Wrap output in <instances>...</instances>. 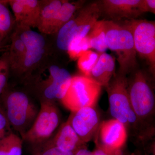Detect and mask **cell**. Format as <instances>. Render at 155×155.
<instances>
[{
    "label": "cell",
    "instance_id": "9c48e42d",
    "mask_svg": "<svg viewBox=\"0 0 155 155\" xmlns=\"http://www.w3.org/2000/svg\"><path fill=\"white\" fill-rule=\"evenodd\" d=\"M124 24L131 31L136 52L146 60L150 71L155 73V21L146 19L126 20Z\"/></svg>",
    "mask_w": 155,
    "mask_h": 155
},
{
    "label": "cell",
    "instance_id": "4316f807",
    "mask_svg": "<svg viewBox=\"0 0 155 155\" xmlns=\"http://www.w3.org/2000/svg\"><path fill=\"white\" fill-rule=\"evenodd\" d=\"M12 132L4 109L0 104V141Z\"/></svg>",
    "mask_w": 155,
    "mask_h": 155
},
{
    "label": "cell",
    "instance_id": "ba28073f",
    "mask_svg": "<svg viewBox=\"0 0 155 155\" xmlns=\"http://www.w3.org/2000/svg\"><path fill=\"white\" fill-rule=\"evenodd\" d=\"M46 75H39L35 87L40 100L55 102L64 97L69 89L72 76L69 71L57 65H52L46 69Z\"/></svg>",
    "mask_w": 155,
    "mask_h": 155
},
{
    "label": "cell",
    "instance_id": "44dd1931",
    "mask_svg": "<svg viewBox=\"0 0 155 155\" xmlns=\"http://www.w3.org/2000/svg\"><path fill=\"white\" fill-rule=\"evenodd\" d=\"M22 138L11 132L0 141V155H22Z\"/></svg>",
    "mask_w": 155,
    "mask_h": 155
},
{
    "label": "cell",
    "instance_id": "3957f363",
    "mask_svg": "<svg viewBox=\"0 0 155 155\" xmlns=\"http://www.w3.org/2000/svg\"><path fill=\"white\" fill-rule=\"evenodd\" d=\"M104 29L108 48L116 53L119 65L118 74L126 75L137 67V52L131 31L125 24L104 20Z\"/></svg>",
    "mask_w": 155,
    "mask_h": 155
},
{
    "label": "cell",
    "instance_id": "4fadbf2b",
    "mask_svg": "<svg viewBox=\"0 0 155 155\" xmlns=\"http://www.w3.org/2000/svg\"><path fill=\"white\" fill-rule=\"evenodd\" d=\"M98 2L102 14H105L112 21L124 18L136 19L143 14L142 0H103Z\"/></svg>",
    "mask_w": 155,
    "mask_h": 155
},
{
    "label": "cell",
    "instance_id": "d4e9b609",
    "mask_svg": "<svg viewBox=\"0 0 155 155\" xmlns=\"http://www.w3.org/2000/svg\"><path fill=\"white\" fill-rule=\"evenodd\" d=\"M10 70L9 53H5L0 56V95L7 85Z\"/></svg>",
    "mask_w": 155,
    "mask_h": 155
},
{
    "label": "cell",
    "instance_id": "2e32d148",
    "mask_svg": "<svg viewBox=\"0 0 155 155\" xmlns=\"http://www.w3.org/2000/svg\"><path fill=\"white\" fill-rule=\"evenodd\" d=\"M115 59L106 53H101L97 62L92 69L89 78L107 87L112 78L115 75Z\"/></svg>",
    "mask_w": 155,
    "mask_h": 155
},
{
    "label": "cell",
    "instance_id": "277c9868",
    "mask_svg": "<svg viewBox=\"0 0 155 155\" xmlns=\"http://www.w3.org/2000/svg\"><path fill=\"white\" fill-rule=\"evenodd\" d=\"M3 102L2 105L11 128L22 138L32 126L39 109L22 91L9 93Z\"/></svg>",
    "mask_w": 155,
    "mask_h": 155
},
{
    "label": "cell",
    "instance_id": "7402d4cb",
    "mask_svg": "<svg viewBox=\"0 0 155 155\" xmlns=\"http://www.w3.org/2000/svg\"><path fill=\"white\" fill-rule=\"evenodd\" d=\"M99 55V53L88 50L78 59V67L84 76H89L92 69L97 62Z\"/></svg>",
    "mask_w": 155,
    "mask_h": 155
},
{
    "label": "cell",
    "instance_id": "484cf974",
    "mask_svg": "<svg viewBox=\"0 0 155 155\" xmlns=\"http://www.w3.org/2000/svg\"><path fill=\"white\" fill-rule=\"evenodd\" d=\"M75 152L62 150L57 147L42 145L35 147V155H74Z\"/></svg>",
    "mask_w": 155,
    "mask_h": 155
},
{
    "label": "cell",
    "instance_id": "ac0fdd59",
    "mask_svg": "<svg viewBox=\"0 0 155 155\" xmlns=\"http://www.w3.org/2000/svg\"><path fill=\"white\" fill-rule=\"evenodd\" d=\"M84 3V1H82L73 2L64 1L53 24L51 34L58 33L60 29L73 17L75 12L83 7Z\"/></svg>",
    "mask_w": 155,
    "mask_h": 155
},
{
    "label": "cell",
    "instance_id": "d6986e66",
    "mask_svg": "<svg viewBox=\"0 0 155 155\" xmlns=\"http://www.w3.org/2000/svg\"><path fill=\"white\" fill-rule=\"evenodd\" d=\"M26 51V47L16 30L11 37V48L8 52L11 69L18 72Z\"/></svg>",
    "mask_w": 155,
    "mask_h": 155
},
{
    "label": "cell",
    "instance_id": "9a60e30c",
    "mask_svg": "<svg viewBox=\"0 0 155 155\" xmlns=\"http://www.w3.org/2000/svg\"><path fill=\"white\" fill-rule=\"evenodd\" d=\"M42 145L55 147L65 151L76 152L86 147V143L81 140L67 120L61 124L56 134L40 146Z\"/></svg>",
    "mask_w": 155,
    "mask_h": 155
},
{
    "label": "cell",
    "instance_id": "d6a6232c",
    "mask_svg": "<svg viewBox=\"0 0 155 155\" xmlns=\"http://www.w3.org/2000/svg\"></svg>",
    "mask_w": 155,
    "mask_h": 155
},
{
    "label": "cell",
    "instance_id": "f1b7e54d",
    "mask_svg": "<svg viewBox=\"0 0 155 155\" xmlns=\"http://www.w3.org/2000/svg\"><path fill=\"white\" fill-rule=\"evenodd\" d=\"M141 10L143 13L150 12V13L155 14V0H142Z\"/></svg>",
    "mask_w": 155,
    "mask_h": 155
},
{
    "label": "cell",
    "instance_id": "1f68e13d",
    "mask_svg": "<svg viewBox=\"0 0 155 155\" xmlns=\"http://www.w3.org/2000/svg\"><path fill=\"white\" fill-rule=\"evenodd\" d=\"M4 39L0 35V46H1V44H2V41L3 39Z\"/></svg>",
    "mask_w": 155,
    "mask_h": 155
},
{
    "label": "cell",
    "instance_id": "83f0119b",
    "mask_svg": "<svg viewBox=\"0 0 155 155\" xmlns=\"http://www.w3.org/2000/svg\"><path fill=\"white\" fill-rule=\"evenodd\" d=\"M125 147L119 149L111 150L96 147L93 151V155H131L125 149Z\"/></svg>",
    "mask_w": 155,
    "mask_h": 155
},
{
    "label": "cell",
    "instance_id": "52a82bcc",
    "mask_svg": "<svg viewBox=\"0 0 155 155\" xmlns=\"http://www.w3.org/2000/svg\"><path fill=\"white\" fill-rule=\"evenodd\" d=\"M102 87L99 84L84 75L73 76L70 86L61 100V102L71 112L85 107H95Z\"/></svg>",
    "mask_w": 155,
    "mask_h": 155
},
{
    "label": "cell",
    "instance_id": "4dcf8cb0",
    "mask_svg": "<svg viewBox=\"0 0 155 155\" xmlns=\"http://www.w3.org/2000/svg\"><path fill=\"white\" fill-rule=\"evenodd\" d=\"M131 155H143V153L140 150L137 149L135 150V151L132 153H131Z\"/></svg>",
    "mask_w": 155,
    "mask_h": 155
},
{
    "label": "cell",
    "instance_id": "5bb4252c",
    "mask_svg": "<svg viewBox=\"0 0 155 155\" xmlns=\"http://www.w3.org/2000/svg\"><path fill=\"white\" fill-rule=\"evenodd\" d=\"M7 2L14 13L17 28H37L43 1L10 0Z\"/></svg>",
    "mask_w": 155,
    "mask_h": 155
},
{
    "label": "cell",
    "instance_id": "8fae6325",
    "mask_svg": "<svg viewBox=\"0 0 155 155\" xmlns=\"http://www.w3.org/2000/svg\"><path fill=\"white\" fill-rule=\"evenodd\" d=\"M127 137L124 125L113 119L100 123L94 139L96 147L115 150L125 147Z\"/></svg>",
    "mask_w": 155,
    "mask_h": 155
},
{
    "label": "cell",
    "instance_id": "ffe728a7",
    "mask_svg": "<svg viewBox=\"0 0 155 155\" xmlns=\"http://www.w3.org/2000/svg\"><path fill=\"white\" fill-rule=\"evenodd\" d=\"M87 36L89 40L91 48L100 53H104L108 49L104 29V20L97 21Z\"/></svg>",
    "mask_w": 155,
    "mask_h": 155
},
{
    "label": "cell",
    "instance_id": "e0dca14e",
    "mask_svg": "<svg viewBox=\"0 0 155 155\" xmlns=\"http://www.w3.org/2000/svg\"><path fill=\"white\" fill-rule=\"evenodd\" d=\"M64 1H43L37 28L40 33L51 35L52 27Z\"/></svg>",
    "mask_w": 155,
    "mask_h": 155
},
{
    "label": "cell",
    "instance_id": "cb8c5ba5",
    "mask_svg": "<svg viewBox=\"0 0 155 155\" xmlns=\"http://www.w3.org/2000/svg\"><path fill=\"white\" fill-rule=\"evenodd\" d=\"M13 25V20L9 9L0 2V35L3 38L11 31Z\"/></svg>",
    "mask_w": 155,
    "mask_h": 155
},
{
    "label": "cell",
    "instance_id": "7a4b0ae2",
    "mask_svg": "<svg viewBox=\"0 0 155 155\" xmlns=\"http://www.w3.org/2000/svg\"><path fill=\"white\" fill-rule=\"evenodd\" d=\"M127 85V76L117 73L112 78L105 88L111 116L124 125L127 136L130 137L133 143H136L141 137L142 132L130 104Z\"/></svg>",
    "mask_w": 155,
    "mask_h": 155
},
{
    "label": "cell",
    "instance_id": "30bf717a",
    "mask_svg": "<svg viewBox=\"0 0 155 155\" xmlns=\"http://www.w3.org/2000/svg\"><path fill=\"white\" fill-rule=\"evenodd\" d=\"M17 30L26 49L18 73L28 75L44 58L47 50L45 39L42 34L31 28H17Z\"/></svg>",
    "mask_w": 155,
    "mask_h": 155
},
{
    "label": "cell",
    "instance_id": "8992f818",
    "mask_svg": "<svg viewBox=\"0 0 155 155\" xmlns=\"http://www.w3.org/2000/svg\"><path fill=\"white\" fill-rule=\"evenodd\" d=\"M61 121V113L55 102L40 100L36 119L22 137V140L35 147L41 145L52 137Z\"/></svg>",
    "mask_w": 155,
    "mask_h": 155
},
{
    "label": "cell",
    "instance_id": "5b68a950",
    "mask_svg": "<svg viewBox=\"0 0 155 155\" xmlns=\"http://www.w3.org/2000/svg\"><path fill=\"white\" fill-rule=\"evenodd\" d=\"M58 32L57 45L60 50L67 51L75 38H82L89 33L102 14L98 2L83 6Z\"/></svg>",
    "mask_w": 155,
    "mask_h": 155
},
{
    "label": "cell",
    "instance_id": "6da1fadb",
    "mask_svg": "<svg viewBox=\"0 0 155 155\" xmlns=\"http://www.w3.org/2000/svg\"><path fill=\"white\" fill-rule=\"evenodd\" d=\"M127 90L131 107L140 126L146 145L155 138V96L150 80L141 71L127 78Z\"/></svg>",
    "mask_w": 155,
    "mask_h": 155
},
{
    "label": "cell",
    "instance_id": "603a6c76",
    "mask_svg": "<svg viewBox=\"0 0 155 155\" xmlns=\"http://www.w3.org/2000/svg\"><path fill=\"white\" fill-rule=\"evenodd\" d=\"M91 48L87 36L82 38H75L69 44L67 51L69 58L78 60L84 53Z\"/></svg>",
    "mask_w": 155,
    "mask_h": 155
},
{
    "label": "cell",
    "instance_id": "f546056e",
    "mask_svg": "<svg viewBox=\"0 0 155 155\" xmlns=\"http://www.w3.org/2000/svg\"><path fill=\"white\" fill-rule=\"evenodd\" d=\"M74 155H93V153L87 149L86 146L78 150Z\"/></svg>",
    "mask_w": 155,
    "mask_h": 155
},
{
    "label": "cell",
    "instance_id": "7c38bea8",
    "mask_svg": "<svg viewBox=\"0 0 155 155\" xmlns=\"http://www.w3.org/2000/svg\"><path fill=\"white\" fill-rule=\"evenodd\" d=\"M67 121L85 143L94 138L101 123L98 114L95 107H85L71 112Z\"/></svg>",
    "mask_w": 155,
    "mask_h": 155
}]
</instances>
